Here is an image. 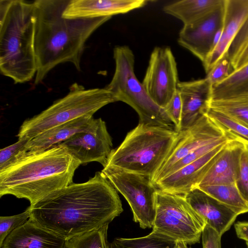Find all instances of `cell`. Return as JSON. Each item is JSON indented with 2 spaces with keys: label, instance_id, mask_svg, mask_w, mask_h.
<instances>
[{
  "label": "cell",
  "instance_id": "8d00e7d4",
  "mask_svg": "<svg viewBox=\"0 0 248 248\" xmlns=\"http://www.w3.org/2000/svg\"><path fill=\"white\" fill-rule=\"evenodd\" d=\"M187 244L184 241H177L174 248H189Z\"/></svg>",
  "mask_w": 248,
  "mask_h": 248
},
{
  "label": "cell",
  "instance_id": "277c9868",
  "mask_svg": "<svg viewBox=\"0 0 248 248\" xmlns=\"http://www.w3.org/2000/svg\"><path fill=\"white\" fill-rule=\"evenodd\" d=\"M33 2L0 0V71L14 83L35 76Z\"/></svg>",
  "mask_w": 248,
  "mask_h": 248
},
{
  "label": "cell",
  "instance_id": "7402d4cb",
  "mask_svg": "<svg viewBox=\"0 0 248 248\" xmlns=\"http://www.w3.org/2000/svg\"><path fill=\"white\" fill-rule=\"evenodd\" d=\"M224 0H182L164 6V11L180 20L184 25L192 24L214 12Z\"/></svg>",
  "mask_w": 248,
  "mask_h": 248
},
{
  "label": "cell",
  "instance_id": "d6a6232c",
  "mask_svg": "<svg viewBox=\"0 0 248 248\" xmlns=\"http://www.w3.org/2000/svg\"><path fill=\"white\" fill-rule=\"evenodd\" d=\"M235 184L242 198L248 204V143H245Z\"/></svg>",
  "mask_w": 248,
  "mask_h": 248
},
{
  "label": "cell",
  "instance_id": "603a6c76",
  "mask_svg": "<svg viewBox=\"0 0 248 248\" xmlns=\"http://www.w3.org/2000/svg\"><path fill=\"white\" fill-rule=\"evenodd\" d=\"M208 108L224 114L248 126V93L211 99Z\"/></svg>",
  "mask_w": 248,
  "mask_h": 248
},
{
  "label": "cell",
  "instance_id": "4fadbf2b",
  "mask_svg": "<svg viewBox=\"0 0 248 248\" xmlns=\"http://www.w3.org/2000/svg\"><path fill=\"white\" fill-rule=\"evenodd\" d=\"M223 17L224 3L204 17L184 25L179 34L178 43L203 63L220 36Z\"/></svg>",
  "mask_w": 248,
  "mask_h": 248
},
{
  "label": "cell",
  "instance_id": "e575fe53",
  "mask_svg": "<svg viewBox=\"0 0 248 248\" xmlns=\"http://www.w3.org/2000/svg\"><path fill=\"white\" fill-rule=\"evenodd\" d=\"M203 248H221V237L216 231L206 225L202 232Z\"/></svg>",
  "mask_w": 248,
  "mask_h": 248
},
{
  "label": "cell",
  "instance_id": "4dcf8cb0",
  "mask_svg": "<svg viewBox=\"0 0 248 248\" xmlns=\"http://www.w3.org/2000/svg\"><path fill=\"white\" fill-rule=\"evenodd\" d=\"M31 216V210L28 207L20 214L0 217V247L7 236L16 229L25 223Z\"/></svg>",
  "mask_w": 248,
  "mask_h": 248
},
{
  "label": "cell",
  "instance_id": "9c48e42d",
  "mask_svg": "<svg viewBox=\"0 0 248 248\" xmlns=\"http://www.w3.org/2000/svg\"><path fill=\"white\" fill-rule=\"evenodd\" d=\"M128 202L133 220L142 229L152 228L156 213L157 189L148 177L103 168L101 171Z\"/></svg>",
  "mask_w": 248,
  "mask_h": 248
},
{
  "label": "cell",
  "instance_id": "8992f818",
  "mask_svg": "<svg viewBox=\"0 0 248 248\" xmlns=\"http://www.w3.org/2000/svg\"><path fill=\"white\" fill-rule=\"evenodd\" d=\"M116 102L110 92L104 88L85 89L73 84L68 93L39 114L26 119L17 135L29 140L57 125L85 115H93L105 106Z\"/></svg>",
  "mask_w": 248,
  "mask_h": 248
},
{
  "label": "cell",
  "instance_id": "ffe728a7",
  "mask_svg": "<svg viewBox=\"0 0 248 248\" xmlns=\"http://www.w3.org/2000/svg\"><path fill=\"white\" fill-rule=\"evenodd\" d=\"M177 90L182 101V130L190 126L205 113L211 98L212 86L205 78L179 82Z\"/></svg>",
  "mask_w": 248,
  "mask_h": 248
},
{
  "label": "cell",
  "instance_id": "83f0119b",
  "mask_svg": "<svg viewBox=\"0 0 248 248\" xmlns=\"http://www.w3.org/2000/svg\"><path fill=\"white\" fill-rule=\"evenodd\" d=\"M227 54L234 71L248 63V18L233 40Z\"/></svg>",
  "mask_w": 248,
  "mask_h": 248
},
{
  "label": "cell",
  "instance_id": "74e56055",
  "mask_svg": "<svg viewBox=\"0 0 248 248\" xmlns=\"http://www.w3.org/2000/svg\"><path fill=\"white\" fill-rule=\"evenodd\" d=\"M246 244H247V248H248V242H246Z\"/></svg>",
  "mask_w": 248,
  "mask_h": 248
},
{
  "label": "cell",
  "instance_id": "e0dca14e",
  "mask_svg": "<svg viewBox=\"0 0 248 248\" xmlns=\"http://www.w3.org/2000/svg\"><path fill=\"white\" fill-rule=\"evenodd\" d=\"M147 0H70L62 16L92 18L124 14L144 6Z\"/></svg>",
  "mask_w": 248,
  "mask_h": 248
},
{
  "label": "cell",
  "instance_id": "6da1fadb",
  "mask_svg": "<svg viewBox=\"0 0 248 248\" xmlns=\"http://www.w3.org/2000/svg\"><path fill=\"white\" fill-rule=\"evenodd\" d=\"M29 208L38 224L66 239L108 225L123 211L117 190L102 171L54 191Z\"/></svg>",
  "mask_w": 248,
  "mask_h": 248
},
{
  "label": "cell",
  "instance_id": "2e32d148",
  "mask_svg": "<svg viewBox=\"0 0 248 248\" xmlns=\"http://www.w3.org/2000/svg\"><path fill=\"white\" fill-rule=\"evenodd\" d=\"M186 202L209 226L222 236L228 231L239 215L197 187L184 196Z\"/></svg>",
  "mask_w": 248,
  "mask_h": 248
},
{
  "label": "cell",
  "instance_id": "7c38bea8",
  "mask_svg": "<svg viewBox=\"0 0 248 248\" xmlns=\"http://www.w3.org/2000/svg\"><path fill=\"white\" fill-rule=\"evenodd\" d=\"M57 145L65 148L81 165L97 162L103 167L112 150L111 137L101 118L95 119L86 130L76 133Z\"/></svg>",
  "mask_w": 248,
  "mask_h": 248
},
{
  "label": "cell",
  "instance_id": "7a4b0ae2",
  "mask_svg": "<svg viewBox=\"0 0 248 248\" xmlns=\"http://www.w3.org/2000/svg\"><path fill=\"white\" fill-rule=\"evenodd\" d=\"M69 1H33L36 85L41 83L49 72L61 63L71 62L80 71L86 41L96 30L111 17L64 18L62 14Z\"/></svg>",
  "mask_w": 248,
  "mask_h": 248
},
{
  "label": "cell",
  "instance_id": "5bb4252c",
  "mask_svg": "<svg viewBox=\"0 0 248 248\" xmlns=\"http://www.w3.org/2000/svg\"><path fill=\"white\" fill-rule=\"evenodd\" d=\"M228 142L219 145L201 157L165 176L154 185L157 189L162 192L184 196L196 187Z\"/></svg>",
  "mask_w": 248,
  "mask_h": 248
},
{
  "label": "cell",
  "instance_id": "5b68a950",
  "mask_svg": "<svg viewBox=\"0 0 248 248\" xmlns=\"http://www.w3.org/2000/svg\"><path fill=\"white\" fill-rule=\"evenodd\" d=\"M178 132L174 129L139 123L112 149L103 167L153 177L163 164Z\"/></svg>",
  "mask_w": 248,
  "mask_h": 248
},
{
  "label": "cell",
  "instance_id": "cb8c5ba5",
  "mask_svg": "<svg viewBox=\"0 0 248 248\" xmlns=\"http://www.w3.org/2000/svg\"><path fill=\"white\" fill-rule=\"evenodd\" d=\"M238 215L248 212V204L243 199L235 184L210 185L197 187Z\"/></svg>",
  "mask_w": 248,
  "mask_h": 248
},
{
  "label": "cell",
  "instance_id": "d4e9b609",
  "mask_svg": "<svg viewBox=\"0 0 248 248\" xmlns=\"http://www.w3.org/2000/svg\"><path fill=\"white\" fill-rule=\"evenodd\" d=\"M248 93V63L233 71L224 80L212 87L211 99Z\"/></svg>",
  "mask_w": 248,
  "mask_h": 248
},
{
  "label": "cell",
  "instance_id": "30bf717a",
  "mask_svg": "<svg viewBox=\"0 0 248 248\" xmlns=\"http://www.w3.org/2000/svg\"><path fill=\"white\" fill-rule=\"evenodd\" d=\"M177 64L170 48L156 47L152 51L142 85L152 100L165 108L178 88Z\"/></svg>",
  "mask_w": 248,
  "mask_h": 248
},
{
  "label": "cell",
  "instance_id": "d6986e66",
  "mask_svg": "<svg viewBox=\"0 0 248 248\" xmlns=\"http://www.w3.org/2000/svg\"><path fill=\"white\" fill-rule=\"evenodd\" d=\"M245 142L236 139L229 141L196 187L234 184Z\"/></svg>",
  "mask_w": 248,
  "mask_h": 248
},
{
  "label": "cell",
  "instance_id": "4316f807",
  "mask_svg": "<svg viewBox=\"0 0 248 248\" xmlns=\"http://www.w3.org/2000/svg\"><path fill=\"white\" fill-rule=\"evenodd\" d=\"M108 226L106 225L66 239V248H109Z\"/></svg>",
  "mask_w": 248,
  "mask_h": 248
},
{
  "label": "cell",
  "instance_id": "f546056e",
  "mask_svg": "<svg viewBox=\"0 0 248 248\" xmlns=\"http://www.w3.org/2000/svg\"><path fill=\"white\" fill-rule=\"evenodd\" d=\"M29 140L18 139L17 141L0 150V171L5 169L28 155L26 144Z\"/></svg>",
  "mask_w": 248,
  "mask_h": 248
},
{
  "label": "cell",
  "instance_id": "f1b7e54d",
  "mask_svg": "<svg viewBox=\"0 0 248 248\" xmlns=\"http://www.w3.org/2000/svg\"><path fill=\"white\" fill-rule=\"evenodd\" d=\"M224 132L248 143V126L221 112L207 108L204 113Z\"/></svg>",
  "mask_w": 248,
  "mask_h": 248
},
{
  "label": "cell",
  "instance_id": "836d02e7",
  "mask_svg": "<svg viewBox=\"0 0 248 248\" xmlns=\"http://www.w3.org/2000/svg\"><path fill=\"white\" fill-rule=\"evenodd\" d=\"M164 109L174 124L175 131L179 132L181 130L182 101L178 90Z\"/></svg>",
  "mask_w": 248,
  "mask_h": 248
},
{
  "label": "cell",
  "instance_id": "9a60e30c",
  "mask_svg": "<svg viewBox=\"0 0 248 248\" xmlns=\"http://www.w3.org/2000/svg\"><path fill=\"white\" fill-rule=\"evenodd\" d=\"M248 18V0H224V17L219 39L202 63L206 73L226 53Z\"/></svg>",
  "mask_w": 248,
  "mask_h": 248
},
{
  "label": "cell",
  "instance_id": "1f68e13d",
  "mask_svg": "<svg viewBox=\"0 0 248 248\" xmlns=\"http://www.w3.org/2000/svg\"><path fill=\"white\" fill-rule=\"evenodd\" d=\"M233 71L226 53L206 73L205 78L213 87L226 79Z\"/></svg>",
  "mask_w": 248,
  "mask_h": 248
},
{
  "label": "cell",
  "instance_id": "3957f363",
  "mask_svg": "<svg viewBox=\"0 0 248 248\" xmlns=\"http://www.w3.org/2000/svg\"><path fill=\"white\" fill-rule=\"evenodd\" d=\"M80 163L64 147L56 145L30 153L0 171V197L12 195L33 205L73 182Z\"/></svg>",
  "mask_w": 248,
  "mask_h": 248
},
{
  "label": "cell",
  "instance_id": "44dd1931",
  "mask_svg": "<svg viewBox=\"0 0 248 248\" xmlns=\"http://www.w3.org/2000/svg\"><path fill=\"white\" fill-rule=\"evenodd\" d=\"M93 116L85 115L57 125L28 140L26 148L30 153H35L49 149L65 141L78 132L85 131L92 125Z\"/></svg>",
  "mask_w": 248,
  "mask_h": 248
},
{
  "label": "cell",
  "instance_id": "ac0fdd59",
  "mask_svg": "<svg viewBox=\"0 0 248 248\" xmlns=\"http://www.w3.org/2000/svg\"><path fill=\"white\" fill-rule=\"evenodd\" d=\"M66 239L30 218L12 232L0 248H66Z\"/></svg>",
  "mask_w": 248,
  "mask_h": 248
},
{
  "label": "cell",
  "instance_id": "d590c367",
  "mask_svg": "<svg viewBox=\"0 0 248 248\" xmlns=\"http://www.w3.org/2000/svg\"><path fill=\"white\" fill-rule=\"evenodd\" d=\"M237 237L248 242V222H238L234 225Z\"/></svg>",
  "mask_w": 248,
  "mask_h": 248
},
{
  "label": "cell",
  "instance_id": "ba28073f",
  "mask_svg": "<svg viewBox=\"0 0 248 248\" xmlns=\"http://www.w3.org/2000/svg\"><path fill=\"white\" fill-rule=\"evenodd\" d=\"M205 225L184 196L157 189L152 232L192 245L200 242Z\"/></svg>",
  "mask_w": 248,
  "mask_h": 248
},
{
  "label": "cell",
  "instance_id": "8fae6325",
  "mask_svg": "<svg viewBox=\"0 0 248 248\" xmlns=\"http://www.w3.org/2000/svg\"><path fill=\"white\" fill-rule=\"evenodd\" d=\"M228 134L203 114L190 126L178 132L174 144L153 177L152 183L154 184L165 177L175 163L189 153Z\"/></svg>",
  "mask_w": 248,
  "mask_h": 248
},
{
  "label": "cell",
  "instance_id": "484cf974",
  "mask_svg": "<svg viewBox=\"0 0 248 248\" xmlns=\"http://www.w3.org/2000/svg\"><path fill=\"white\" fill-rule=\"evenodd\" d=\"M176 241L151 232L145 236L135 238H116L109 248H174Z\"/></svg>",
  "mask_w": 248,
  "mask_h": 248
},
{
  "label": "cell",
  "instance_id": "52a82bcc",
  "mask_svg": "<svg viewBox=\"0 0 248 248\" xmlns=\"http://www.w3.org/2000/svg\"><path fill=\"white\" fill-rule=\"evenodd\" d=\"M115 72L105 88L111 92L116 101H122L138 113L139 123L175 129L164 108L156 105L145 91L134 72V55L126 46H116L113 50Z\"/></svg>",
  "mask_w": 248,
  "mask_h": 248
}]
</instances>
